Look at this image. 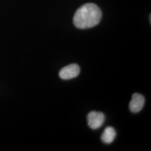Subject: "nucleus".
I'll return each instance as SVG.
<instances>
[{"mask_svg":"<svg viewBox=\"0 0 151 151\" xmlns=\"http://www.w3.org/2000/svg\"><path fill=\"white\" fill-rule=\"evenodd\" d=\"M101 11L94 4L88 3L81 6L73 16V24L79 29H88L99 23Z\"/></svg>","mask_w":151,"mask_h":151,"instance_id":"f257e3e1","label":"nucleus"},{"mask_svg":"<svg viewBox=\"0 0 151 151\" xmlns=\"http://www.w3.org/2000/svg\"><path fill=\"white\" fill-rule=\"evenodd\" d=\"M88 123L89 127L92 129H97L101 127L104 122L105 117L104 113L97 111H92L88 113Z\"/></svg>","mask_w":151,"mask_h":151,"instance_id":"f03ea898","label":"nucleus"},{"mask_svg":"<svg viewBox=\"0 0 151 151\" xmlns=\"http://www.w3.org/2000/svg\"><path fill=\"white\" fill-rule=\"evenodd\" d=\"M80 73V67L76 64H71L60 70V77L63 80H69L76 77Z\"/></svg>","mask_w":151,"mask_h":151,"instance_id":"7ed1b4c3","label":"nucleus"},{"mask_svg":"<svg viewBox=\"0 0 151 151\" xmlns=\"http://www.w3.org/2000/svg\"><path fill=\"white\" fill-rule=\"evenodd\" d=\"M145 99L142 94L134 93L132 95V99L129 102V110L132 113H138L143 109L144 106Z\"/></svg>","mask_w":151,"mask_h":151,"instance_id":"20e7f679","label":"nucleus"},{"mask_svg":"<svg viewBox=\"0 0 151 151\" xmlns=\"http://www.w3.org/2000/svg\"><path fill=\"white\" fill-rule=\"evenodd\" d=\"M116 136V132L112 127H108L104 129L101 134V139L104 143H111L115 139Z\"/></svg>","mask_w":151,"mask_h":151,"instance_id":"39448f33","label":"nucleus"}]
</instances>
